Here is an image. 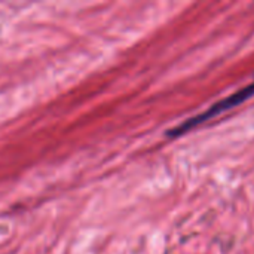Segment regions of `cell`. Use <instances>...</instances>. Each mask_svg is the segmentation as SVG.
<instances>
[{"label": "cell", "instance_id": "6da1fadb", "mask_svg": "<svg viewBox=\"0 0 254 254\" xmlns=\"http://www.w3.org/2000/svg\"><path fill=\"white\" fill-rule=\"evenodd\" d=\"M253 95H254V82L253 83H250V85H247V86H244L243 89H240V91L234 92V94H232V95H229L228 98H223V100L217 101L216 104H213L211 107H208L205 112H202V113H199V115H196V116L189 118V119H188V121H185L182 125H179V127H176V128L170 129L167 134H168L170 137L182 135V134H185V132L190 131L192 128H195V127H198V125H201V124H204V122L210 121L211 118H214V116H217V115H220V113H225V112H228V110H231V109L237 107L238 104H241V103L247 101V100H249V98H252Z\"/></svg>", "mask_w": 254, "mask_h": 254}]
</instances>
